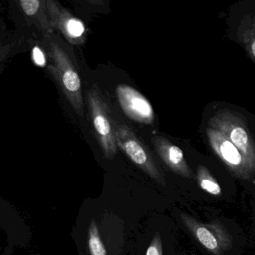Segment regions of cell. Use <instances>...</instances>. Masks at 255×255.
<instances>
[{"label": "cell", "mask_w": 255, "mask_h": 255, "mask_svg": "<svg viewBox=\"0 0 255 255\" xmlns=\"http://www.w3.org/2000/svg\"><path fill=\"white\" fill-rule=\"evenodd\" d=\"M52 51L62 87L77 112L82 111L83 101L80 77L65 53L56 44H52Z\"/></svg>", "instance_id": "6"}, {"label": "cell", "mask_w": 255, "mask_h": 255, "mask_svg": "<svg viewBox=\"0 0 255 255\" xmlns=\"http://www.w3.org/2000/svg\"><path fill=\"white\" fill-rule=\"evenodd\" d=\"M61 27L65 32L67 37L77 38L81 37L85 32V26L82 21L74 17H70L68 20H64Z\"/></svg>", "instance_id": "12"}, {"label": "cell", "mask_w": 255, "mask_h": 255, "mask_svg": "<svg viewBox=\"0 0 255 255\" xmlns=\"http://www.w3.org/2000/svg\"><path fill=\"white\" fill-rule=\"evenodd\" d=\"M88 243L91 255H107V250L101 239L98 225L94 221L89 227Z\"/></svg>", "instance_id": "11"}, {"label": "cell", "mask_w": 255, "mask_h": 255, "mask_svg": "<svg viewBox=\"0 0 255 255\" xmlns=\"http://www.w3.org/2000/svg\"><path fill=\"white\" fill-rule=\"evenodd\" d=\"M206 133L210 147L233 174L241 180H250L254 173L244 156L237 147L222 132L214 128L208 127L206 129Z\"/></svg>", "instance_id": "4"}, {"label": "cell", "mask_w": 255, "mask_h": 255, "mask_svg": "<svg viewBox=\"0 0 255 255\" xmlns=\"http://www.w3.org/2000/svg\"><path fill=\"white\" fill-rule=\"evenodd\" d=\"M119 103L127 116L135 122L151 124L154 119L150 102L133 88L126 85L118 86Z\"/></svg>", "instance_id": "7"}, {"label": "cell", "mask_w": 255, "mask_h": 255, "mask_svg": "<svg viewBox=\"0 0 255 255\" xmlns=\"http://www.w3.org/2000/svg\"><path fill=\"white\" fill-rule=\"evenodd\" d=\"M249 23L243 31L240 30V38L251 57L255 61V15L249 16Z\"/></svg>", "instance_id": "10"}, {"label": "cell", "mask_w": 255, "mask_h": 255, "mask_svg": "<svg viewBox=\"0 0 255 255\" xmlns=\"http://www.w3.org/2000/svg\"><path fill=\"white\" fill-rule=\"evenodd\" d=\"M115 134L117 145L129 159L156 183L165 186L166 183L163 174L161 172L148 149L138 139L133 131L128 127L121 125L116 127Z\"/></svg>", "instance_id": "3"}, {"label": "cell", "mask_w": 255, "mask_h": 255, "mask_svg": "<svg viewBox=\"0 0 255 255\" xmlns=\"http://www.w3.org/2000/svg\"><path fill=\"white\" fill-rule=\"evenodd\" d=\"M153 144L159 157L173 172L185 178L191 179L194 177L193 172L180 147L161 136L153 138Z\"/></svg>", "instance_id": "8"}, {"label": "cell", "mask_w": 255, "mask_h": 255, "mask_svg": "<svg viewBox=\"0 0 255 255\" xmlns=\"http://www.w3.org/2000/svg\"><path fill=\"white\" fill-rule=\"evenodd\" d=\"M208 125L222 132L237 147L255 174V141L243 118L234 112L220 110L210 119Z\"/></svg>", "instance_id": "1"}, {"label": "cell", "mask_w": 255, "mask_h": 255, "mask_svg": "<svg viewBox=\"0 0 255 255\" xmlns=\"http://www.w3.org/2000/svg\"><path fill=\"white\" fill-rule=\"evenodd\" d=\"M32 59L35 65L40 67H44L46 65L45 56L42 50L38 47H35L32 50Z\"/></svg>", "instance_id": "15"}, {"label": "cell", "mask_w": 255, "mask_h": 255, "mask_svg": "<svg viewBox=\"0 0 255 255\" xmlns=\"http://www.w3.org/2000/svg\"><path fill=\"white\" fill-rule=\"evenodd\" d=\"M180 217L186 229L213 255H222L232 247V237L220 221L203 223L185 213Z\"/></svg>", "instance_id": "2"}, {"label": "cell", "mask_w": 255, "mask_h": 255, "mask_svg": "<svg viewBox=\"0 0 255 255\" xmlns=\"http://www.w3.org/2000/svg\"><path fill=\"white\" fill-rule=\"evenodd\" d=\"M40 1L38 0H21L20 6L28 16L35 15L40 8Z\"/></svg>", "instance_id": "14"}, {"label": "cell", "mask_w": 255, "mask_h": 255, "mask_svg": "<svg viewBox=\"0 0 255 255\" xmlns=\"http://www.w3.org/2000/svg\"><path fill=\"white\" fill-rule=\"evenodd\" d=\"M89 101L94 127L101 148L106 157L112 159L117 153L115 129L112 128L105 106L97 92L89 93Z\"/></svg>", "instance_id": "5"}, {"label": "cell", "mask_w": 255, "mask_h": 255, "mask_svg": "<svg viewBox=\"0 0 255 255\" xmlns=\"http://www.w3.org/2000/svg\"><path fill=\"white\" fill-rule=\"evenodd\" d=\"M197 181L202 190L213 196H220L222 194V188L214 178L208 168L204 165H199L197 169Z\"/></svg>", "instance_id": "9"}, {"label": "cell", "mask_w": 255, "mask_h": 255, "mask_svg": "<svg viewBox=\"0 0 255 255\" xmlns=\"http://www.w3.org/2000/svg\"><path fill=\"white\" fill-rule=\"evenodd\" d=\"M145 255H163L162 239L159 233H156L152 239Z\"/></svg>", "instance_id": "13"}]
</instances>
